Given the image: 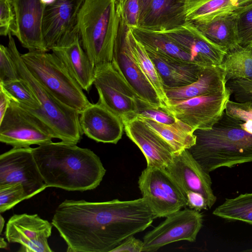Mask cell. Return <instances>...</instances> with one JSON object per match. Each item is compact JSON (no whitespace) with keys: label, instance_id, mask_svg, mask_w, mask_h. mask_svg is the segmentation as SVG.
Masks as SVG:
<instances>
[{"label":"cell","instance_id":"16","mask_svg":"<svg viewBox=\"0 0 252 252\" xmlns=\"http://www.w3.org/2000/svg\"><path fill=\"white\" fill-rule=\"evenodd\" d=\"M15 13L11 30L22 45L29 51L47 52L43 34V13L46 5L40 0H13Z\"/></svg>","mask_w":252,"mask_h":252},{"label":"cell","instance_id":"12","mask_svg":"<svg viewBox=\"0 0 252 252\" xmlns=\"http://www.w3.org/2000/svg\"><path fill=\"white\" fill-rule=\"evenodd\" d=\"M20 183L29 198L47 186L34 158L32 148H14L0 156V185Z\"/></svg>","mask_w":252,"mask_h":252},{"label":"cell","instance_id":"47","mask_svg":"<svg viewBox=\"0 0 252 252\" xmlns=\"http://www.w3.org/2000/svg\"><path fill=\"white\" fill-rule=\"evenodd\" d=\"M41 2L45 5H48L53 2L55 0H40Z\"/></svg>","mask_w":252,"mask_h":252},{"label":"cell","instance_id":"19","mask_svg":"<svg viewBox=\"0 0 252 252\" xmlns=\"http://www.w3.org/2000/svg\"><path fill=\"white\" fill-rule=\"evenodd\" d=\"M51 50L81 88L89 92L94 83L95 67L82 46L77 27Z\"/></svg>","mask_w":252,"mask_h":252},{"label":"cell","instance_id":"35","mask_svg":"<svg viewBox=\"0 0 252 252\" xmlns=\"http://www.w3.org/2000/svg\"><path fill=\"white\" fill-rule=\"evenodd\" d=\"M137 111L131 119L136 117L144 118L164 124H171L176 120L161 107L155 106L139 98L137 100Z\"/></svg>","mask_w":252,"mask_h":252},{"label":"cell","instance_id":"36","mask_svg":"<svg viewBox=\"0 0 252 252\" xmlns=\"http://www.w3.org/2000/svg\"><path fill=\"white\" fill-rule=\"evenodd\" d=\"M229 113L232 118L240 121L244 130L252 134V105L250 101L233 102Z\"/></svg>","mask_w":252,"mask_h":252},{"label":"cell","instance_id":"43","mask_svg":"<svg viewBox=\"0 0 252 252\" xmlns=\"http://www.w3.org/2000/svg\"><path fill=\"white\" fill-rule=\"evenodd\" d=\"M11 99L0 87V121L2 120L11 102Z\"/></svg>","mask_w":252,"mask_h":252},{"label":"cell","instance_id":"13","mask_svg":"<svg viewBox=\"0 0 252 252\" xmlns=\"http://www.w3.org/2000/svg\"><path fill=\"white\" fill-rule=\"evenodd\" d=\"M153 31L175 42L191 55L195 63L202 66L220 65L227 52L225 48L212 42L190 23Z\"/></svg>","mask_w":252,"mask_h":252},{"label":"cell","instance_id":"32","mask_svg":"<svg viewBox=\"0 0 252 252\" xmlns=\"http://www.w3.org/2000/svg\"><path fill=\"white\" fill-rule=\"evenodd\" d=\"M0 87L10 99L21 107L35 110L39 108L40 103L34 94L22 78L0 83Z\"/></svg>","mask_w":252,"mask_h":252},{"label":"cell","instance_id":"33","mask_svg":"<svg viewBox=\"0 0 252 252\" xmlns=\"http://www.w3.org/2000/svg\"><path fill=\"white\" fill-rule=\"evenodd\" d=\"M29 199L20 183L0 185V213L10 210L24 200Z\"/></svg>","mask_w":252,"mask_h":252},{"label":"cell","instance_id":"30","mask_svg":"<svg viewBox=\"0 0 252 252\" xmlns=\"http://www.w3.org/2000/svg\"><path fill=\"white\" fill-rule=\"evenodd\" d=\"M226 81L252 79V47L239 45L227 51L220 65Z\"/></svg>","mask_w":252,"mask_h":252},{"label":"cell","instance_id":"27","mask_svg":"<svg viewBox=\"0 0 252 252\" xmlns=\"http://www.w3.org/2000/svg\"><path fill=\"white\" fill-rule=\"evenodd\" d=\"M237 13L222 16L207 23L195 26L210 40L227 51L239 45Z\"/></svg>","mask_w":252,"mask_h":252},{"label":"cell","instance_id":"29","mask_svg":"<svg viewBox=\"0 0 252 252\" xmlns=\"http://www.w3.org/2000/svg\"><path fill=\"white\" fill-rule=\"evenodd\" d=\"M132 29L135 36L145 48L171 58L195 63L188 52L165 35L139 26Z\"/></svg>","mask_w":252,"mask_h":252},{"label":"cell","instance_id":"42","mask_svg":"<svg viewBox=\"0 0 252 252\" xmlns=\"http://www.w3.org/2000/svg\"><path fill=\"white\" fill-rule=\"evenodd\" d=\"M187 206L189 208L200 211L208 209L207 201L200 193L192 191H188L186 194Z\"/></svg>","mask_w":252,"mask_h":252},{"label":"cell","instance_id":"37","mask_svg":"<svg viewBox=\"0 0 252 252\" xmlns=\"http://www.w3.org/2000/svg\"><path fill=\"white\" fill-rule=\"evenodd\" d=\"M122 10L126 27L133 29L139 25L140 6L139 0H116Z\"/></svg>","mask_w":252,"mask_h":252},{"label":"cell","instance_id":"34","mask_svg":"<svg viewBox=\"0 0 252 252\" xmlns=\"http://www.w3.org/2000/svg\"><path fill=\"white\" fill-rule=\"evenodd\" d=\"M237 30L239 45L252 47V3L237 12Z\"/></svg>","mask_w":252,"mask_h":252},{"label":"cell","instance_id":"4","mask_svg":"<svg viewBox=\"0 0 252 252\" xmlns=\"http://www.w3.org/2000/svg\"><path fill=\"white\" fill-rule=\"evenodd\" d=\"M82 46L95 67L111 63L115 45L124 32L116 0H85L77 17Z\"/></svg>","mask_w":252,"mask_h":252},{"label":"cell","instance_id":"10","mask_svg":"<svg viewBox=\"0 0 252 252\" xmlns=\"http://www.w3.org/2000/svg\"><path fill=\"white\" fill-rule=\"evenodd\" d=\"M231 95L226 88L223 92L192 97L161 108L194 131L209 129L224 113Z\"/></svg>","mask_w":252,"mask_h":252},{"label":"cell","instance_id":"14","mask_svg":"<svg viewBox=\"0 0 252 252\" xmlns=\"http://www.w3.org/2000/svg\"><path fill=\"white\" fill-rule=\"evenodd\" d=\"M53 224L37 214H15L8 220L5 236L9 243H18L20 252H51L48 238Z\"/></svg>","mask_w":252,"mask_h":252},{"label":"cell","instance_id":"31","mask_svg":"<svg viewBox=\"0 0 252 252\" xmlns=\"http://www.w3.org/2000/svg\"><path fill=\"white\" fill-rule=\"evenodd\" d=\"M213 214L229 221H240L252 225V192L226 198L213 211Z\"/></svg>","mask_w":252,"mask_h":252},{"label":"cell","instance_id":"45","mask_svg":"<svg viewBox=\"0 0 252 252\" xmlns=\"http://www.w3.org/2000/svg\"><path fill=\"white\" fill-rule=\"evenodd\" d=\"M4 220L1 215H0V233L1 234L4 225Z\"/></svg>","mask_w":252,"mask_h":252},{"label":"cell","instance_id":"25","mask_svg":"<svg viewBox=\"0 0 252 252\" xmlns=\"http://www.w3.org/2000/svg\"><path fill=\"white\" fill-rule=\"evenodd\" d=\"M184 1V0H152L141 17L139 26L159 31L185 23Z\"/></svg>","mask_w":252,"mask_h":252},{"label":"cell","instance_id":"9","mask_svg":"<svg viewBox=\"0 0 252 252\" xmlns=\"http://www.w3.org/2000/svg\"><path fill=\"white\" fill-rule=\"evenodd\" d=\"M93 85L99 95L98 103L119 116L123 122L132 118L137 109L138 97L112 63L95 67Z\"/></svg>","mask_w":252,"mask_h":252},{"label":"cell","instance_id":"41","mask_svg":"<svg viewBox=\"0 0 252 252\" xmlns=\"http://www.w3.org/2000/svg\"><path fill=\"white\" fill-rule=\"evenodd\" d=\"M143 241L131 236L115 247L111 252H141L143 251Z\"/></svg>","mask_w":252,"mask_h":252},{"label":"cell","instance_id":"17","mask_svg":"<svg viewBox=\"0 0 252 252\" xmlns=\"http://www.w3.org/2000/svg\"><path fill=\"white\" fill-rule=\"evenodd\" d=\"M123 123L126 135L145 156L147 166L166 168L175 153L170 145L138 118Z\"/></svg>","mask_w":252,"mask_h":252},{"label":"cell","instance_id":"44","mask_svg":"<svg viewBox=\"0 0 252 252\" xmlns=\"http://www.w3.org/2000/svg\"><path fill=\"white\" fill-rule=\"evenodd\" d=\"M152 0H139L140 6V19L147 10Z\"/></svg>","mask_w":252,"mask_h":252},{"label":"cell","instance_id":"28","mask_svg":"<svg viewBox=\"0 0 252 252\" xmlns=\"http://www.w3.org/2000/svg\"><path fill=\"white\" fill-rule=\"evenodd\" d=\"M146 124L164 139L175 153L189 149L196 142L194 130L187 124L177 120L171 124H164L141 117Z\"/></svg>","mask_w":252,"mask_h":252},{"label":"cell","instance_id":"18","mask_svg":"<svg viewBox=\"0 0 252 252\" xmlns=\"http://www.w3.org/2000/svg\"><path fill=\"white\" fill-rule=\"evenodd\" d=\"M85 0H55L45 7L43 34L47 49L59 44L77 26V17Z\"/></svg>","mask_w":252,"mask_h":252},{"label":"cell","instance_id":"39","mask_svg":"<svg viewBox=\"0 0 252 252\" xmlns=\"http://www.w3.org/2000/svg\"><path fill=\"white\" fill-rule=\"evenodd\" d=\"M226 88L239 102L252 100V79H235L227 82Z\"/></svg>","mask_w":252,"mask_h":252},{"label":"cell","instance_id":"38","mask_svg":"<svg viewBox=\"0 0 252 252\" xmlns=\"http://www.w3.org/2000/svg\"><path fill=\"white\" fill-rule=\"evenodd\" d=\"M14 62L7 47L0 45V83L19 79Z\"/></svg>","mask_w":252,"mask_h":252},{"label":"cell","instance_id":"3","mask_svg":"<svg viewBox=\"0 0 252 252\" xmlns=\"http://www.w3.org/2000/svg\"><path fill=\"white\" fill-rule=\"evenodd\" d=\"M194 134L195 143L188 150L209 173L252 162V134L225 112L211 128L197 129Z\"/></svg>","mask_w":252,"mask_h":252},{"label":"cell","instance_id":"6","mask_svg":"<svg viewBox=\"0 0 252 252\" xmlns=\"http://www.w3.org/2000/svg\"><path fill=\"white\" fill-rule=\"evenodd\" d=\"M26 67L57 99L80 114L91 103L62 62L53 53L38 50L21 54Z\"/></svg>","mask_w":252,"mask_h":252},{"label":"cell","instance_id":"21","mask_svg":"<svg viewBox=\"0 0 252 252\" xmlns=\"http://www.w3.org/2000/svg\"><path fill=\"white\" fill-rule=\"evenodd\" d=\"M124 33L115 45L111 63L123 75L139 98L155 106L162 107L157 92L135 61L124 38Z\"/></svg>","mask_w":252,"mask_h":252},{"label":"cell","instance_id":"26","mask_svg":"<svg viewBox=\"0 0 252 252\" xmlns=\"http://www.w3.org/2000/svg\"><path fill=\"white\" fill-rule=\"evenodd\" d=\"M124 38L141 70L155 89L162 107L168 106L169 102L162 79L153 62L141 42L135 36L132 29L126 27Z\"/></svg>","mask_w":252,"mask_h":252},{"label":"cell","instance_id":"8","mask_svg":"<svg viewBox=\"0 0 252 252\" xmlns=\"http://www.w3.org/2000/svg\"><path fill=\"white\" fill-rule=\"evenodd\" d=\"M54 138L50 129L29 111L11 100L0 121V141L14 148H29L51 143Z\"/></svg>","mask_w":252,"mask_h":252},{"label":"cell","instance_id":"22","mask_svg":"<svg viewBox=\"0 0 252 252\" xmlns=\"http://www.w3.org/2000/svg\"><path fill=\"white\" fill-rule=\"evenodd\" d=\"M145 49L162 79L164 88H178L190 84L198 79L205 67L192 62L178 60Z\"/></svg>","mask_w":252,"mask_h":252},{"label":"cell","instance_id":"20","mask_svg":"<svg viewBox=\"0 0 252 252\" xmlns=\"http://www.w3.org/2000/svg\"><path fill=\"white\" fill-rule=\"evenodd\" d=\"M79 123L83 134L104 143L117 144L124 129L122 119L98 102L91 103L80 114Z\"/></svg>","mask_w":252,"mask_h":252},{"label":"cell","instance_id":"2","mask_svg":"<svg viewBox=\"0 0 252 252\" xmlns=\"http://www.w3.org/2000/svg\"><path fill=\"white\" fill-rule=\"evenodd\" d=\"M42 178L48 187L67 191L92 190L105 174L99 158L92 150L63 141L32 148Z\"/></svg>","mask_w":252,"mask_h":252},{"label":"cell","instance_id":"24","mask_svg":"<svg viewBox=\"0 0 252 252\" xmlns=\"http://www.w3.org/2000/svg\"><path fill=\"white\" fill-rule=\"evenodd\" d=\"M227 81L219 66L205 67L198 79L189 85L178 88H164L170 104L194 97L215 94L226 89Z\"/></svg>","mask_w":252,"mask_h":252},{"label":"cell","instance_id":"1","mask_svg":"<svg viewBox=\"0 0 252 252\" xmlns=\"http://www.w3.org/2000/svg\"><path fill=\"white\" fill-rule=\"evenodd\" d=\"M155 219L143 197L102 202L66 199L56 208L51 223L68 252H111L149 227Z\"/></svg>","mask_w":252,"mask_h":252},{"label":"cell","instance_id":"23","mask_svg":"<svg viewBox=\"0 0 252 252\" xmlns=\"http://www.w3.org/2000/svg\"><path fill=\"white\" fill-rule=\"evenodd\" d=\"M252 0H184L185 22L199 25L220 17L238 12Z\"/></svg>","mask_w":252,"mask_h":252},{"label":"cell","instance_id":"48","mask_svg":"<svg viewBox=\"0 0 252 252\" xmlns=\"http://www.w3.org/2000/svg\"><path fill=\"white\" fill-rule=\"evenodd\" d=\"M250 102L251 103V104L252 105V101H250Z\"/></svg>","mask_w":252,"mask_h":252},{"label":"cell","instance_id":"11","mask_svg":"<svg viewBox=\"0 0 252 252\" xmlns=\"http://www.w3.org/2000/svg\"><path fill=\"white\" fill-rule=\"evenodd\" d=\"M203 225L200 211L185 209L175 212L147 233L143 237L144 252H154L170 243L187 241L195 242Z\"/></svg>","mask_w":252,"mask_h":252},{"label":"cell","instance_id":"46","mask_svg":"<svg viewBox=\"0 0 252 252\" xmlns=\"http://www.w3.org/2000/svg\"><path fill=\"white\" fill-rule=\"evenodd\" d=\"M7 247V243L4 240L2 237L0 239V248L1 249L6 248Z\"/></svg>","mask_w":252,"mask_h":252},{"label":"cell","instance_id":"40","mask_svg":"<svg viewBox=\"0 0 252 252\" xmlns=\"http://www.w3.org/2000/svg\"><path fill=\"white\" fill-rule=\"evenodd\" d=\"M15 21L13 0H0V34L7 36Z\"/></svg>","mask_w":252,"mask_h":252},{"label":"cell","instance_id":"5","mask_svg":"<svg viewBox=\"0 0 252 252\" xmlns=\"http://www.w3.org/2000/svg\"><path fill=\"white\" fill-rule=\"evenodd\" d=\"M8 36L7 47L20 78L27 83L40 104L37 110L26 109L50 129L54 138L77 144L83 134L79 123L80 114L57 99L37 80L24 63L11 32Z\"/></svg>","mask_w":252,"mask_h":252},{"label":"cell","instance_id":"7","mask_svg":"<svg viewBox=\"0 0 252 252\" xmlns=\"http://www.w3.org/2000/svg\"><path fill=\"white\" fill-rule=\"evenodd\" d=\"M138 184L156 218L166 217L187 206L185 194L166 168L147 166Z\"/></svg>","mask_w":252,"mask_h":252},{"label":"cell","instance_id":"15","mask_svg":"<svg viewBox=\"0 0 252 252\" xmlns=\"http://www.w3.org/2000/svg\"><path fill=\"white\" fill-rule=\"evenodd\" d=\"M166 169L185 195L188 191L197 192L206 199L208 209L214 205L217 198L212 188L209 172L196 161L188 149L175 153Z\"/></svg>","mask_w":252,"mask_h":252}]
</instances>
